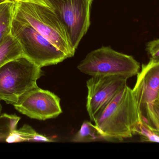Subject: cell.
Listing matches in <instances>:
<instances>
[{
	"mask_svg": "<svg viewBox=\"0 0 159 159\" xmlns=\"http://www.w3.org/2000/svg\"><path fill=\"white\" fill-rule=\"evenodd\" d=\"M140 121L132 89L126 85L95 116L93 122L104 140L122 141L134 135Z\"/></svg>",
	"mask_w": 159,
	"mask_h": 159,
	"instance_id": "1",
	"label": "cell"
},
{
	"mask_svg": "<svg viewBox=\"0 0 159 159\" xmlns=\"http://www.w3.org/2000/svg\"><path fill=\"white\" fill-rule=\"evenodd\" d=\"M14 16L28 22L69 58L74 56L68 33L53 9L34 0L15 2Z\"/></svg>",
	"mask_w": 159,
	"mask_h": 159,
	"instance_id": "2",
	"label": "cell"
},
{
	"mask_svg": "<svg viewBox=\"0 0 159 159\" xmlns=\"http://www.w3.org/2000/svg\"><path fill=\"white\" fill-rule=\"evenodd\" d=\"M43 75L42 68L24 55L0 67V101L14 105L30 91L38 87Z\"/></svg>",
	"mask_w": 159,
	"mask_h": 159,
	"instance_id": "3",
	"label": "cell"
},
{
	"mask_svg": "<svg viewBox=\"0 0 159 159\" xmlns=\"http://www.w3.org/2000/svg\"><path fill=\"white\" fill-rule=\"evenodd\" d=\"M10 34L20 44L24 56L41 68L58 64L69 58L28 22L14 15Z\"/></svg>",
	"mask_w": 159,
	"mask_h": 159,
	"instance_id": "4",
	"label": "cell"
},
{
	"mask_svg": "<svg viewBox=\"0 0 159 159\" xmlns=\"http://www.w3.org/2000/svg\"><path fill=\"white\" fill-rule=\"evenodd\" d=\"M77 68L91 76L119 75L129 78L138 73L140 64L132 56L102 46L89 53Z\"/></svg>",
	"mask_w": 159,
	"mask_h": 159,
	"instance_id": "5",
	"label": "cell"
},
{
	"mask_svg": "<svg viewBox=\"0 0 159 159\" xmlns=\"http://www.w3.org/2000/svg\"><path fill=\"white\" fill-rule=\"evenodd\" d=\"M137 75L132 91L141 121L159 130L153 110L154 104L159 98V63L150 61L143 64Z\"/></svg>",
	"mask_w": 159,
	"mask_h": 159,
	"instance_id": "6",
	"label": "cell"
},
{
	"mask_svg": "<svg viewBox=\"0 0 159 159\" xmlns=\"http://www.w3.org/2000/svg\"><path fill=\"white\" fill-rule=\"evenodd\" d=\"M68 33L76 50L90 25L92 0H48Z\"/></svg>",
	"mask_w": 159,
	"mask_h": 159,
	"instance_id": "7",
	"label": "cell"
},
{
	"mask_svg": "<svg viewBox=\"0 0 159 159\" xmlns=\"http://www.w3.org/2000/svg\"><path fill=\"white\" fill-rule=\"evenodd\" d=\"M61 99L48 90L38 87L27 92L13 105L20 114L39 120L56 118L62 114Z\"/></svg>",
	"mask_w": 159,
	"mask_h": 159,
	"instance_id": "8",
	"label": "cell"
},
{
	"mask_svg": "<svg viewBox=\"0 0 159 159\" xmlns=\"http://www.w3.org/2000/svg\"><path fill=\"white\" fill-rule=\"evenodd\" d=\"M128 79L122 76H95L87 81L86 107L92 121H93L95 116L127 85Z\"/></svg>",
	"mask_w": 159,
	"mask_h": 159,
	"instance_id": "9",
	"label": "cell"
},
{
	"mask_svg": "<svg viewBox=\"0 0 159 159\" xmlns=\"http://www.w3.org/2000/svg\"><path fill=\"white\" fill-rule=\"evenodd\" d=\"M54 141L45 135L40 134L30 125L25 124L22 127L13 131L6 141V143H23V142H45L51 143Z\"/></svg>",
	"mask_w": 159,
	"mask_h": 159,
	"instance_id": "10",
	"label": "cell"
},
{
	"mask_svg": "<svg viewBox=\"0 0 159 159\" xmlns=\"http://www.w3.org/2000/svg\"><path fill=\"white\" fill-rule=\"evenodd\" d=\"M22 55H24L20 44L11 34L0 42V67Z\"/></svg>",
	"mask_w": 159,
	"mask_h": 159,
	"instance_id": "11",
	"label": "cell"
},
{
	"mask_svg": "<svg viewBox=\"0 0 159 159\" xmlns=\"http://www.w3.org/2000/svg\"><path fill=\"white\" fill-rule=\"evenodd\" d=\"M15 2L7 0L0 3V42L10 34Z\"/></svg>",
	"mask_w": 159,
	"mask_h": 159,
	"instance_id": "12",
	"label": "cell"
},
{
	"mask_svg": "<svg viewBox=\"0 0 159 159\" xmlns=\"http://www.w3.org/2000/svg\"><path fill=\"white\" fill-rule=\"evenodd\" d=\"M104 140L95 125L91 122L85 121L81 125L78 132L74 136L72 142L75 143H87Z\"/></svg>",
	"mask_w": 159,
	"mask_h": 159,
	"instance_id": "13",
	"label": "cell"
},
{
	"mask_svg": "<svg viewBox=\"0 0 159 159\" xmlns=\"http://www.w3.org/2000/svg\"><path fill=\"white\" fill-rule=\"evenodd\" d=\"M20 118L16 115L2 114L0 115V143H6L9 134L17 129Z\"/></svg>",
	"mask_w": 159,
	"mask_h": 159,
	"instance_id": "14",
	"label": "cell"
},
{
	"mask_svg": "<svg viewBox=\"0 0 159 159\" xmlns=\"http://www.w3.org/2000/svg\"><path fill=\"white\" fill-rule=\"evenodd\" d=\"M139 135L142 142L159 143V130H155L140 121L134 130V135Z\"/></svg>",
	"mask_w": 159,
	"mask_h": 159,
	"instance_id": "15",
	"label": "cell"
},
{
	"mask_svg": "<svg viewBox=\"0 0 159 159\" xmlns=\"http://www.w3.org/2000/svg\"><path fill=\"white\" fill-rule=\"evenodd\" d=\"M146 50L150 61L159 63V39L150 41L147 44Z\"/></svg>",
	"mask_w": 159,
	"mask_h": 159,
	"instance_id": "16",
	"label": "cell"
},
{
	"mask_svg": "<svg viewBox=\"0 0 159 159\" xmlns=\"http://www.w3.org/2000/svg\"><path fill=\"white\" fill-rule=\"evenodd\" d=\"M153 110H154V113L155 114V117L157 119V121L159 126V98L157 100V101L155 102L154 104V107H153Z\"/></svg>",
	"mask_w": 159,
	"mask_h": 159,
	"instance_id": "17",
	"label": "cell"
},
{
	"mask_svg": "<svg viewBox=\"0 0 159 159\" xmlns=\"http://www.w3.org/2000/svg\"><path fill=\"white\" fill-rule=\"evenodd\" d=\"M1 101H0V115L2 114V104L1 103Z\"/></svg>",
	"mask_w": 159,
	"mask_h": 159,
	"instance_id": "18",
	"label": "cell"
},
{
	"mask_svg": "<svg viewBox=\"0 0 159 159\" xmlns=\"http://www.w3.org/2000/svg\"><path fill=\"white\" fill-rule=\"evenodd\" d=\"M11 1H13V2H19V1H24V0H10Z\"/></svg>",
	"mask_w": 159,
	"mask_h": 159,
	"instance_id": "19",
	"label": "cell"
},
{
	"mask_svg": "<svg viewBox=\"0 0 159 159\" xmlns=\"http://www.w3.org/2000/svg\"><path fill=\"white\" fill-rule=\"evenodd\" d=\"M7 1V0H0V3L2 2H5V1Z\"/></svg>",
	"mask_w": 159,
	"mask_h": 159,
	"instance_id": "20",
	"label": "cell"
},
{
	"mask_svg": "<svg viewBox=\"0 0 159 159\" xmlns=\"http://www.w3.org/2000/svg\"><path fill=\"white\" fill-rule=\"evenodd\" d=\"M92 1H93V0H92Z\"/></svg>",
	"mask_w": 159,
	"mask_h": 159,
	"instance_id": "21",
	"label": "cell"
}]
</instances>
